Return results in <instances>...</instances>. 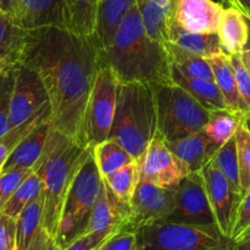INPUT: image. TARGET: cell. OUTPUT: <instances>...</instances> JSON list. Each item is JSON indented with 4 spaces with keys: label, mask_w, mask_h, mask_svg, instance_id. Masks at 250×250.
<instances>
[{
    "label": "cell",
    "mask_w": 250,
    "mask_h": 250,
    "mask_svg": "<svg viewBox=\"0 0 250 250\" xmlns=\"http://www.w3.org/2000/svg\"><path fill=\"white\" fill-rule=\"evenodd\" d=\"M21 64L44 85L52 128L83 145V114L102 64L96 41L60 28L28 31Z\"/></svg>",
    "instance_id": "obj_1"
},
{
    "label": "cell",
    "mask_w": 250,
    "mask_h": 250,
    "mask_svg": "<svg viewBox=\"0 0 250 250\" xmlns=\"http://www.w3.org/2000/svg\"><path fill=\"white\" fill-rule=\"evenodd\" d=\"M101 62L114 71L119 83H140L153 87L173 83L165 45L145 32L138 4L126 14L110 44L101 52Z\"/></svg>",
    "instance_id": "obj_2"
},
{
    "label": "cell",
    "mask_w": 250,
    "mask_h": 250,
    "mask_svg": "<svg viewBox=\"0 0 250 250\" xmlns=\"http://www.w3.org/2000/svg\"><path fill=\"white\" fill-rule=\"evenodd\" d=\"M91 150L92 147H86L53 128L50 130L47 145L36 165L35 172L42 182V227L53 238L57 235L69 188Z\"/></svg>",
    "instance_id": "obj_3"
},
{
    "label": "cell",
    "mask_w": 250,
    "mask_h": 250,
    "mask_svg": "<svg viewBox=\"0 0 250 250\" xmlns=\"http://www.w3.org/2000/svg\"><path fill=\"white\" fill-rule=\"evenodd\" d=\"M157 134L155 87L140 83H119L110 140L140 161Z\"/></svg>",
    "instance_id": "obj_4"
},
{
    "label": "cell",
    "mask_w": 250,
    "mask_h": 250,
    "mask_svg": "<svg viewBox=\"0 0 250 250\" xmlns=\"http://www.w3.org/2000/svg\"><path fill=\"white\" fill-rule=\"evenodd\" d=\"M102 184L103 179L91 150L90 155L76 173L64 201L58 232L54 238L58 250H62L86 234L91 212L98 200Z\"/></svg>",
    "instance_id": "obj_5"
},
{
    "label": "cell",
    "mask_w": 250,
    "mask_h": 250,
    "mask_svg": "<svg viewBox=\"0 0 250 250\" xmlns=\"http://www.w3.org/2000/svg\"><path fill=\"white\" fill-rule=\"evenodd\" d=\"M157 135L165 141L178 140L203 130L211 112L178 85L155 87Z\"/></svg>",
    "instance_id": "obj_6"
},
{
    "label": "cell",
    "mask_w": 250,
    "mask_h": 250,
    "mask_svg": "<svg viewBox=\"0 0 250 250\" xmlns=\"http://www.w3.org/2000/svg\"><path fill=\"white\" fill-rule=\"evenodd\" d=\"M234 242L216 226H195L158 221L138 229L140 250H229Z\"/></svg>",
    "instance_id": "obj_7"
},
{
    "label": "cell",
    "mask_w": 250,
    "mask_h": 250,
    "mask_svg": "<svg viewBox=\"0 0 250 250\" xmlns=\"http://www.w3.org/2000/svg\"><path fill=\"white\" fill-rule=\"evenodd\" d=\"M119 80L114 71L101 64L91 90L83 122V145L95 147L109 138L117 108Z\"/></svg>",
    "instance_id": "obj_8"
},
{
    "label": "cell",
    "mask_w": 250,
    "mask_h": 250,
    "mask_svg": "<svg viewBox=\"0 0 250 250\" xmlns=\"http://www.w3.org/2000/svg\"><path fill=\"white\" fill-rule=\"evenodd\" d=\"M166 221L217 227L201 172L190 173L175 188L174 208Z\"/></svg>",
    "instance_id": "obj_9"
},
{
    "label": "cell",
    "mask_w": 250,
    "mask_h": 250,
    "mask_svg": "<svg viewBox=\"0 0 250 250\" xmlns=\"http://www.w3.org/2000/svg\"><path fill=\"white\" fill-rule=\"evenodd\" d=\"M140 180L156 187L174 190L185 177L190 174L187 166L167 147L165 140L156 134L139 161Z\"/></svg>",
    "instance_id": "obj_10"
},
{
    "label": "cell",
    "mask_w": 250,
    "mask_h": 250,
    "mask_svg": "<svg viewBox=\"0 0 250 250\" xmlns=\"http://www.w3.org/2000/svg\"><path fill=\"white\" fill-rule=\"evenodd\" d=\"M48 104L47 91L40 75L23 64L16 66L10 103L11 128L35 118Z\"/></svg>",
    "instance_id": "obj_11"
},
{
    "label": "cell",
    "mask_w": 250,
    "mask_h": 250,
    "mask_svg": "<svg viewBox=\"0 0 250 250\" xmlns=\"http://www.w3.org/2000/svg\"><path fill=\"white\" fill-rule=\"evenodd\" d=\"M201 174L218 230L223 237L230 239L242 195L211 161L204 167Z\"/></svg>",
    "instance_id": "obj_12"
},
{
    "label": "cell",
    "mask_w": 250,
    "mask_h": 250,
    "mask_svg": "<svg viewBox=\"0 0 250 250\" xmlns=\"http://www.w3.org/2000/svg\"><path fill=\"white\" fill-rule=\"evenodd\" d=\"M174 208V190L156 187L147 182H139L129 204L126 227L138 230L169 217Z\"/></svg>",
    "instance_id": "obj_13"
},
{
    "label": "cell",
    "mask_w": 250,
    "mask_h": 250,
    "mask_svg": "<svg viewBox=\"0 0 250 250\" xmlns=\"http://www.w3.org/2000/svg\"><path fill=\"white\" fill-rule=\"evenodd\" d=\"M225 6L213 0H174L173 21L194 33L218 32Z\"/></svg>",
    "instance_id": "obj_14"
},
{
    "label": "cell",
    "mask_w": 250,
    "mask_h": 250,
    "mask_svg": "<svg viewBox=\"0 0 250 250\" xmlns=\"http://www.w3.org/2000/svg\"><path fill=\"white\" fill-rule=\"evenodd\" d=\"M18 23L27 31L41 28L70 31L66 0H21Z\"/></svg>",
    "instance_id": "obj_15"
},
{
    "label": "cell",
    "mask_w": 250,
    "mask_h": 250,
    "mask_svg": "<svg viewBox=\"0 0 250 250\" xmlns=\"http://www.w3.org/2000/svg\"><path fill=\"white\" fill-rule=\"evenodd\" d=\"M129 205L122 203L103 182L100 196L91 212L86 234H113L128 225Z\"/></svg>",
    "instance_id": "obj_16"
},
{
    "label": "cell",
    "mask_w": 250,
    "mask_h": 250,
    "mask_svg": "<svg viewBox=\"0 0 250 250\" xmlns=\"http://www.w3.org/2000/svg\"><path fill=\"white\" fill-rule=\"evenodd\" d=\"M52 125H50V113L43 117L35 128L20 141L15 150L3 167V172L15 169V168H33L42 157L43 151L47 145Z\"/></svg>",
    "instance_id": "obj_17"
},
{
    "label": "cell",
    "mask_w": 250,
    "mask_h": 250,
    "mask_svg": "<svg viewBox=\"0 0 250 250\" xmlns=\"http://www.w3.org/2000/svg\"><path fill=\"white\" fill-rule=\"evenodd\" d=\"M165 144L187 166L190 173L201 172L218 150L203 130L187 138L165 141Z\"/></svg>",
    "instance_id": "obj_18"
},
{
    "label": "cell",
    "mask_w": 250,
    "mask_h": 250,
    "mask_svg": "<svg viewBox=\"0 0 250 250\" xmlns=\"http://www.w3.org/2000/svg\"><path fill=\"white\" fill-rule=\"evenodd\" d=\"M145 32L155 42L165 45L173 19L174 0H136Z\"/></svg>",
    "instance_id": "obj_19"
},
{
    "label": "cell",
    "mask_w": 250,
    "mask_h": 250,
    "mask_svg": "<svg viewBox=\"0 0 250 250\" xmlns=\"http://www.w3.org/2000/svg\"><path fill=\"white\" fill-rule=\"evenodd\" d=\"M217 36L225 54H240L249 43V21L237 9L225 8Z\"/></svg>",
    "instance_id": "obj_20"
},
{
    "label": "cell",
    "mask_w": 250,
    "mask_h": 250,
    "mask_svg": "<svg viewBox=\"0 0 250 250\" xmlns=\"http://www.w3.org/2000/svg\"><path fill=\"white\" fill-rule=\"evenodd\" d=\"M136 0H101L95 41L100 50H104L112 42L118 27Z\"/></svg>",
    "instance_id": "obj_21"
},
{
    "label": "cell",
    "mask_w": 250,
    "mask_h": 250,
    "mask_svg": "<svg viewBox=\"0 0 250 250\" xmlns=\"http://www.w3.org/2000/svg\"><path fill=\"white\" fill-rule=\"evenodd\" d=\"M168 42L205 59L223 53L217 33L204 35V33L189 32L179 27L173 21V19L168 30Z\"/></svg>",
    "instance_id": "obj_22"
},
{
    "label": "cell",
    "mask_w": 250,
    "mask_h": 250,
    "mask_svg": "<svg viewBox=\"0 0 250 250\" xmlns=\"http://www.w3.org/2000/svg\"><path fill=\"white\" fill-rule=\"evenodd\" d=\"M170 75L175 85L187 91L190 96H193L199 103L204 105L210 112L218 109H227L225 98L221 93L220 88L216 85L215 81L201 80V79L189 78L184 74L179 73L177 69L170 66Z\"/></svg>",
    "instance_id": "obj_23"
},
{
    "label": "cell",
    "mask_w": 250,
    "mask_h": 250,
    "mask_svg": "<svg viewBox=\"0 0 250 250\" xmlns=\"http://www.w3.org/2000/svg\"><path fill=\"white\" fill-rule=\"evenodd\" d=\"M27 35V30L0 11V58L5 59L14 68L21 64Z\"/></svg>",
    "instance_id": "obj_24"
},
{
    "label": "cell",
    "mask_w": 250,
    "mask_h": 250,
    "mask_svg": "<svg viewBox=\"0 0 250 250\" xmlns=\"http://www.w3.org/2000/svg\"><path fill=\"white\" fill-rule=\"evenodd\" d=\"M66 5L71 32L95 40L101 0H66Z\"/></svg>",
    "instance_id": "obj_25"
},
{
    "label": "cell",
    "mask_w": 250,
    "mask_h": 250,
    "mask_svg": "<svg viewBox=\"0 0 250 250\" xmlns=\"http://www.w3.org/2000/svg\"><path fill=\"white\" fill-rule=\"evenodd\" d=\"M206 60L212 69L215 83L225 98L227 109L232 110V112L244 113L242 109V103H240V97L238 93L237 83H235L233 68L230 65L229 57L222 53V54L215 55Z\"/></svg>",
    "instance_id": "obj_26"
},
{
    "label": "cell",
    "mask_w": 250,
    "mask_h": 250,
    "mask_svg": "<svg viewBox=\"0 0 250 250\" xmlns=\"http://www.w3.org/2000/svg\"><path fill=\"white\" fill-rule=\"evenodd\" d=\"M166 52L169 59L170 66L177 69L179 73L189 78L201 79V80L215 81L212 69L205 58L188 52L170 42L165 43Z\"/></svg>",
    "instance_id": "obj_27"
},
{
    "label": "cell",
    "mask_w": 250,
    "mask_h": 250,
    "mask_svg": "<svg viewBox=\"0 0 250 250\" xmlns=\"http://www.w3.org/2000/svg\"><path fill=\"white\" fill-rule=\"evenodd\" d=\"M245 118L247 115L244 113L232 112L229 109L213 110L203 131L208 140L220 148L235 135L238 126Z\"/></svg>",
    "instance_id": "obj_28"
},
{
    "label": "cell",
    "mask_w": 250,
    "mask_h": 250,
    "mask_svg": "<svg viewBox=\"0 0 250 250\" xmlns=\"http://www.w3.org/2000/svg\"><path fill=\"white\" fill-rule=\"evenodd\" d=\"M92 152L102 179L136 161L128 151L110 139L92 147Z\"/></svg>",
    "instance_id": "obj_29"
},
{
    "label": "cell",
    "mask_w": 250,
    "mask_h": 250,
    "mask_svg": "<svg viewBox=\"0 0 250 250\" xmlns=\"http://www.w3.org/2000/svg\"><path fill=\"white\" fill-rule=\"evenodd\" d=\"M43 196L31 201L16 218V244L18 250H26L31 240L42 227Z\"/></svg>",
    "instance_id": "obj_30"
},
{
    "label": "cell",
    "mask_w": 250,
    "mask_h": 250,
    "mask_svg": "<svg viewBox=\"0 0 250 250\" xmlns=\"http://www.w3.org/2000/svg\"><path fill=\"white\" fill-rule=\"evenodd\" d=\"M103 182L109 188V190L114 194L118 200L129 205L135 193L136 187L140 182L139 162L135 161L130 165L120 168L112 175L103 178Z\"/></svg>",
    "instance_id": "obj_31"
},
{
    "label": "cell",
    "mask_w": 250,
    "mask_h": 250,
    "mask_svg": "<svg viewBox=\"0 0 250 250\" xmlns=\"http://www.w3.org/2000/svg\"><path fill=\"white\" fill-rule=\"evenodd\" d=\"M211 162L216 168L226 177V179L232 184L235 190L242 195L239 177V163H238L237 143L235 136H233L229 141L225 144L222 147L218 148L213 155Z\"/></svg>",
    "instance_id": "obj_32"
},
{
    "label": "cell",
    "mask_w": 250,
    "mask_h": 250,
    "mask_svg": "<svg viewBox=\"0 0 250 250\" xmlns=\"http://www.w3.org/2000/svg\"><path fill=\"white\" fill-rule=\"evenodd\" d=\"M42 194V182L37 173L33 170L22 183L20 187L18 188V190L13 195V198L9 200L5 208H3L1 212L5 215L10 216L13 218H18L21 211L31 203L35 200L36 198Z\"/></svg>",
    "instance_id": "obj_33"
},
{
    "label": "cell",
    "mask_w": 250,
    "mask_h": 250,
    "mask_svg": "<svg viewBox=\"0 0 250 250\" xmlns=\"http://www.w3.org/2000/svg\"><path fill=\"white\" fill-rule=\"evenodd\" d=\"M49 104L47 107L43 108L35 118L30 119L28 122L23 123V124L19 125L16 128H13L10 131L3 135L0 138V173L3 170V167L5 166L6 161L10 157L11 152L15 150L16 146L20 144V141L35 128L36 125L40 123V120L47 114H49Z\"/></svg>",
    "instance_id": "obj_34"
},
{
    "label": "cell",
    "mask_w": 250,
    "mask_h": 250,
    "mask_svg": "<svg viewBox=\"0 0 250 250\" xmlns=\"http://www.w3.org/2000/svg\"><path fill=\"white\" fill-rule=\"evenodd\" d=\"M234 136L237 143L240 188L243 195L250 187V124L247 118L242 120Z\"/></svg>",
    "instance_id": "obj_35"
},
{
    "label": "cell",
    "mask_w": 250,
    "mask_h": 250,
    "mask_svg": "<svg viewBox=\"0 0 250 250\" xmlns=\"http://www.w3.org/2000/svg\"><path fill=\"white\" fill-rule=\"evenodd\" d=\"M15 69L0 76V138L13 129L10 123V103L15 81Z\"/></svg>",
    "instance_id": "obj_36"
},
{
    "label": "cell",
    "mask_w": 250,
    "mask_h": 250,
    "mask_svg": "<svg viewBox=\"0 0 250 250\" xmlns=\"http://www.w3.org/2000/svg\"><path fill=\"white\" fill-rule=\"evenodd\" d=\"M33 168H15L0 173V212L9 203L21 183L33 172Z\"/></svg>",
    "instance_id": "obj_37"
},
{
    "label": "cell",
    "mask_w": 250,
    "mask_h": 250,
    "mask_svg": "<svg viewBox=\"0 0 250 250\" xmlns=\"http://www.w3.org/2000/svg\"><path fill=\"white\" fill-rule=\"evenodd\" d=\"M228 57H229L230 65H232L233 73H234L242 109L245 114H248V112L250 110V73L243 62L240 54H233L228 55Z\"/></svg>",
    "instance_id": "obj_38"
},
{
    "label": "cell",
    "mask_w": 250,
    "mask_h": 250,
    "mask_svg": "<svg viewBox=\"0 0 250 250\" xmlns=\"http://www.w3.org/2000/svg\"><path fill=\"white\" fill-rule=\"evenodd\" d=\"M97 250H138V230L125 226L109 235Z\"/></svg>",
    "instance_id": "obj_39"
},
{
    "label": "cell",
    "mask_w": 250,
    "mask_h": 250,
    "mask_svg": "<svg viewBox=\"0 0 250 250\" xmlns=\"http://www.w3.org/2000/svg\"><path fill=\"white\" fill-rule=\"evenodd\" d=\"M250 228V187L242 195L239 206L235 216L234 227H233L232 238L233 242H237L245 232Z\"/></svg>",
    "instance_id": "obj_40"
},
{
    "label": "cell",
    "mask_w": 250,
    "mask_h": 250,
    "mask_svg": "<svg viewBox=\"0 0 250 250\" xmlns=\"http://www.w3.org/2000/svg\"><path fill=\"white\" fill-rule=\"evenodd\" d=\"M0 250H18L16 218L0 212Z\"/></svg>",
    "instance_id": "obj_41"
},
{
    "label": "cell",
    "mask_w": 250,
    "mask_h": 250,
    "mask_svg": "<svg viewBox=\"0 0 250 250\" xmlns=\"http://www.w3.org/2000/svg\"><path fill=\"white\" fill-rule=\"evenodd\" d=\"M109 235L112 234H97V233L85 234L62 250H97Z\"/></svg>",
    "instance_id": "obj_42"
},
{
    "label": "cell",
    "mask_w": 250,
    "mask_h": 250,
    "mask_svg": "<svg viewBox=\"0 0 250 250\" xmlns=\"http://www.w3.org/2000/svg\"><path fill=\"white\" fill-rule=\"evenodd\" d=\"M26 250H58V247L54 238L41 227Z\"/></svg>",
    "instance_id": "obj_43"
},
{
    "label": "cell",
    "mask_w": 250,
    "mask_h": 250,
    "mask_svg": "<svg viewBox=\"0 0 250 250\" xmlns=\"http://www.w3.org/2000/svg\"><path fill=\"white\" fill-rule=\"evenodd\" d=\"M21 0H0V11L10 16L18 22L19 11H20Z\"/></svg>",
    "instance_id": "obj_44"
},
{
    "label": "cell",
    "mask_w": 250,
    "mask_h": 250,
    "mask_svg": "<svg viewBox=\"0 0 250 250\" xmlns=\"http://www.w3.org/2000/svg\"><path fill=\"white\" fill-rule=\"evenodd\" d=\"M226 8H234L239 10L248 20H250V0H218Z\"/></svg>",
    "instance_id": "obj_45"
},
{
    "label": "cell",
    "mask_w": 250,
    "mask_h": 250,
    "mask_svg": "<svg viewBox=\"0 0 250 250\" xmlns=\"http://www.w3.org/2000/svg\"><path fill=\"white\" fill-rule=\"evenodd\" d=\"M233 250H250V237L244 240L234 243L233 245Z\"/></svg>",
    "instance_id": "obj_46"
},
{
    "label": "cell",
    "mask_w": 250,
    "mask_h": 250,
    "mask_svg": "<svg viewBox=\"0 0 250 250\" xmlns=\"http://www.w3.org/2000/svg\"><path fill=\"white\" fill-rule=\"evenodd\" d=\"M240 57H242L243 62H244L245 66H247V69L250 73V44H248V47L240 53Z\"/></svg>",
    "instance_id": "obj_47"
},
{
    "label": "cell",
    "mask_w": 250,
    "mask_h": 250,
    "mask_svg": "<svg viewBox=\"0 0 250 250\" xmlns=\"http://www.w3.org/2000/svg\"><path fill=\"white\" fill-rule=\"evenodd\" d=\"M11 69H15V68H14V66H11L5 59L0 58V76L3 75L4 73H6V71L11 70Z\"/></svg>",
    "instance_id": "obj_48"
},
{
    "label": "cell",
    "mask_w": 250,
    "mask_h": 250,
    "mask_svg": "<svg viewBox=\"0 0 250 250\" xmlns=\"http://www.w3.org/2000/svg\"><path fill=\"white\" fill-rule=\"evenodd\" d=\"M249 237H250V228H249V229L247 230V232L244 233V234L242 235V237L239 238V239L237 240V242H240V240H244V239H247V238H249ZM237 242H234V243H237Z\"/></svg>",
    "instance_id": "obj_49"
},
{
    "label": "cell",
    "mask_w": 250,
    "mask_h": 250,
    "mask_svg": "<svg viewBox=\"0 0 250 250\" xmlns=\"http://www.w3.org/2000/svg\"><path fill=\"white\" fill-rule=\"evenodd\" d=\"M247 119H248V122H249V124H250V110L248 112V114H247Z\"/></svg>",
    "instance_id": "obj_50"
},
{
    "label": "cell",
    "mask_w": 250,
    "mask_h": 250,
    "mask_svg": "<svg viewBox=\"0 0 250 250\" xmlns=\"http://www.w3.org/2000/svg\"><path fill=\"white\" fill-rule=\"evenodd\" d=\"M249 21V26H250V20H248ZM248 44H250V38H249V43H248Z\"/></svg>",
    "instance_id": "obj_51"
},
{
    "label": "cell",
    "mask_w": 250,
    "mask_h": 250,
    "mask_svg": "<svg viewBox=\"0 0 250 250\" xmlns=\"http://www.w3.org/2000/svg\"><path fill=\"white\" fill-rule=\"evenodd\" d=\"M229 250H233V248H232V249H229Z\"/></svg>",
    "instance_id": "obj_52"
},
{
    "label": "cell",
    "mask_w": 250,
    "mask_h": 250,
    "mask_svg": "<svg viewBox=\"0 0 250 250\" xmlns=\"http://www.w3.org/2000/svg\"><path fill=\"white\" fill-rule=\"evenodd\" d=\"M138 250H140V249H139V248H138Z\"/></svg>",
    "instance_id": "obj_53"
}]
</instances>
